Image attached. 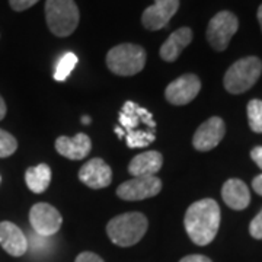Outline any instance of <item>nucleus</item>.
Masks as SVG:
<instances>
[{
  "label": "nucleus",
  "mask_w": 262,
  "mask_h": 262,
  "mask_svg": "<svg viewBox=\"0 0 262 262\" xmlns=\"http://www.w3.org/2000/svg\"><path fill=\"white\" fill-rule=\"evenodd\" d=\"M79 179L94 189L106 188L113 181V170L99 158L86 162L79 170Z\"/></svg>",
  "instance_id": "ddd939ff"
},
{
  "label": "nucleus",
  "mask_w": 262,
  "mask_h": 262,
  "mask_svg": "<svg viewBox=\"0 0 262 262\" xmlns=\"http://www.w3.org/2000/svg\"><path fill=\"white\" fill-rule=\"evenodd\" d=\"M79 9L75 0H47L46 19L48 29L57 37H69L79 25Z\"/></svg>",
  "instance_id": "20e7f679"
},
{
  "label": "nucleus",
  "mask_w": 262,
  "mask_h": 262,
  "mask_svg": "<svg viewBox=\"0 0 262 262\" xmlns=\"http://www.w3.org/2000/svg\"><path fill=\"white\" fill-rule=\"evenodd\" d=\"M146 64L144 48L136 44H120L106 54L108 69L118 76H134Z\"/></svg>",
  "instance_id": "423d86ee"
},
{
  "label": "nucleus",
  "mask_w": 262,
  "mask_h": 262,
  "mask_svg": "<svg viewBox=\"0 0 262 262\" xmlns=\"http://www.w3.org/2000/svg\"><path fill=\"white\" fill-rule=\"evenodd\" d=\"M200 89H201V82L198 76L188 73L169 83L165 91V96L168 102L181 106L194 101L196 95L200 94Z\"/></svg>",
  "instance_id": "9d476101"
},
{
  "label": "nucleus",
  "mask_w": 262,
  "mask_h": 262,
  "mask_svg": "<svg viewBox=\"0 0 262 262\" xmlns=\"http://www.w3.org/2000/svg\"><path fill=\"white\" fill-rule=\"evenodd\" d=\"M222 196L225 203L233 210H245L251 203L249 188L241 179H229L222 188Z\"/></svg>",
  "instance_id": "dca6fc26"
},
{
  "label": "nucleus",
  "mask_w": 262,
  "mask_h": 262,
  "mask_svg": "<svg viewBox=\"0 0 262 262\" xmlns=\"http://www.w3.org/2000/svg\"><path fill=\"white\" fill-rule=\"evenodd\" d=\"M77 64V57L73 53H66L64 56L58 60L56 66V72H54V79L57 82H64L66 79L70 76L73 72L75 66Z\"/></svg>",
  "instance_id": "aec40b11"
},
{
  "label": "nucleus",
  "mask_w": 262,
  "mask_h": 262,
  "mask_svg": "<svg viewBox=\"0 0 262 262\" xmlns=\"http://www.w3.org/2000/svg\"><path fill=\"white\" fill-rule=\"evenodd\" d=\"M262 73V61L258 57H244L229 67L223 83L227 92L239 95L251 89Z\"/></svg>",
  "instance_id": "39448f33"
},
{
  "label": "nucleus",
  "mask_w": 262,
  "mask_h": 262,
  "mask_svg": "<svg viewBox=\"0 0 262 262\" xmlns=\"http://www.w3.org/2000/svg\"><path fill=\"white\" fill-rule=\"evenodd\" d=\"M252 188L256 194L262 195V173L258 175V177H255V179L252 181Z\"/></svg>",
  "instance_id": "cd10ccee"
},
{
  "label": "nucleus",
  "mask_w": 262,
  "mask_h": 262,
  "mask_svg": "<svg viewBox=\"0 0 262 262\" xmlns=\"http://www.w3.org/2000/svg\"><path fill=\"white\" fill-rule=\"evenodd\" d=\"M191 41H192V31L187 27L179 28L178 31L172 32L170 37L160 47V57L169 63L175 61Z\"/></svg>",
  "instance_id": "a211bd4d"
},
{
  "label": "nucleus",
  "mask_w": 262,
  "mask_h": 262,
  "mask_svg": "<svg viewBox=\"0 0 262 262\" xmlns=\"http://www.w3.org/2000/svg\"><path fill=\"white\" fill-rule=\"evenodd\" d=\"M16 149H18L16 139L10 133L0 128V158H9Z\"/></svg>",
  "instance_id": "4be33fe9"
},
{
  "label": "nucleus",
  "mask_w": 262,
  "mask_h": 262,
  "mask_svg": "<svg viewBox=\"0 0 262 262\" xmlns=\"http://www.w3.org/2000/svg\"><path fill=\"white\" fill-rule=\"evenodd\" d=\"M92 149V141L84 133H79L75 137L61 136L56 140V150L70 160L84 159Z\"/></svg>",
  "instance_id": "4468645a"
},
{
  "label": "nucleus",
  "mask_w": 262,
  "mask_h": 262,
  "mask_svg": "<svg viewBox=\"0 0 262 262\" xmlns=\"http://www.w3.org/2000/svg\"><path fill=\"white\" fill-rule=\"evenodd\" d=\"M258 20H259V25H261L262 29V5L258 8Z\"/></svg>",
  "instance_id": "c756f323"
},
{
  "label": "nucleus",
  "mask_w": 262,
  "mask_h": 262,
  "mask_svg": "<svg viewBox=\"0 0 262 262\" xmlns=\"http://www.w3.org/2000/svg\"><path fill=\"white\" fill-rule=\"evenodd\" d=\"M162 189V181L158 177H139L125 181L117 188V195L125 201H140L158 195Z\"/></svg>",
  "instance_id": "1a4fd4ad"
},
{
  "label": "nucleus",
  "mask_w": 262,
  "mask_h": 262,
  "mask_svg": "<svg viewBox=\"0 0 262 262\" xmlns=\"http://www.w3.org/2000/svg\"><path fill=\"white\" fill-rule=\"evenodd\" d=\"M237 28L239 20L236 15L229 10H222L211 18L207 27V41L215 51H225Z\"/></svg>",
  "instance_id": "0eeeda50"
},
{
  "label": "nucleus",
  "mask_w": 262,
  "mask_h": 262,
  "mask_svg": "<svg viewBox=\"0 0 262 262\" xmlns=\"http://www.w3.org/2000/svg\"><path fill=\"white\" fill-rule=\"evenodd\" d=\"M251 158H252L253 162L258 165V168L262 169V146L253 147L252 151H251Z\"/></svg>",
  "instance_id": "a878e982"
},
{
  "label": "nucleus",
  "mask_w": 262,
  "mask_h": 262,
  "mask_svg": "<svg viewBox=\"0 0 262 262\" xmlns=\"http://www.w3.org/2000/svg\"><path fill=\"white\" fill-rule=\"evenodd\" d=\"M0 245L12 256H22L28 251V239L15 223H0Z\"/></svg>",
  "instance_id": "2eb2a0df"
},
{
  "label": "nucleus",
  "mask_w": 262,
  "mask_h": 262,
  "mask_svg": "<svg viewBox=\"0 0 262 262\" xmlns=\"http://www.w3.org/2000/svg\"><path fill=\"white\" fill-rule=\"evenodd\" d=\"M29 222L38 236L50 237L56 234L63 225V217L56 207L47 203H38L29 211Z\"/></svg>",
  "instance_id": "6e6552de"
},
{
  "label": "nucleus",
  "mask_w": 262,
  "mask_h": 262,
  "mask_svg": "<svg viewBox=\"0 0 262 262\" xmlns=\"http://www.w3.org/2000/svg\"><path fill=\"white\" fill-rule=\"evenodd\" d=\"M25 182L32 192H44L51 182V169L46 163L28 168L25 172Z\"/></svg>",
  "instance_id": "6ab92c4d"
},
{
  "label": "nucleus",
  "mask_w": 262,
  "mask_h": 262,
  "mask_svg": "<svg viewBox=\"0 0 262 262\" xmlns=\"http://www.w3.org/2000/svg\"><path fill=\"white\" fill-rule=\"evenodd\" d=\"M225 133V121L220 117H211L196 128L195 134L192 137V144L198 151L213 150L223 140Z\"/></svg>",
  "instance_id": "f8f14e48"
},
{
  "label": "nucleus",
  "mask_w": 262,
  "mask_h": 262,
  "mask_svg": "<svg viewBox=\"0 0 262 262\" xmlns=\"http://www.w3.org/2000/svg\"><path fill=\"white\" fill-rule=\"evenodd\" d=\"M39 0H9L10 8L16 12H22V10L29 9L31 6H34Z\"/></svg>",
  "instance_id": "b1692460"
},
{
  "label": "nucleus",
  "mask_w": 262,
  "mask_h": 262,
  "mask_svg": "<svg viewBox=\"0 0 262 262\" xmlns=\"http://www.w3.org/2000/svg\"><path fill=\"white\" fill-rule=\"evenodd\" d=\"M178 9L179 0H155V3L143 12V27L149 31L165 28Z\"/></svg>",
  "instance_id": "9b49d317"
},
{
  "label": "nucleus",
  "mask_w": 262,
  "mask_h": 262,
  "mask_svg": "<svg viewBox=\"0 0 262 262\" xmlns=\"http://www.w3.org/2000/svg\"><path fill=\"white\" fill-rule=\"evenodd\" d=\"M249 233L255 239H262V210L255 215L251 225H249Z\"/></svg>",
  "instance_id": "5701e85b"
},
{
  "label": "nucleus",
  "mask_w": 262,
  "mask_h": 262,
  "mask_svg": "<svg viewBox=\"0 0 262 262\" xmlns=\"http://www.w3.org/2000/svg\"><path fill=\"white\" fill-rule=\"evenodd\" d=\"M82 122H83V124H89V122H91V120H89V117H83V120H82Z\"/></svg>",
  "instance_id": "7c9ffc66"
},
{
  "label": "nucleus",
  "mask_w": 262,
  "mask_h": 262,
  "mask_svg": "<svg viewBox=\"0 0 262 262\" xmlns=\"http://www.w3.org/2000/svg\"><path fill=\"white\" fill-rule=\"evenodd\" d=\"M163 165V156L159 151H146L137 155L128 165V172L133 177H155Z\"/></svg>",
  "instance_id": "f3484780"
},
{
  "label": "nucleus",
  "mask_w": 262,
  "mask_h": 262,
  "mask_svg": "<svg viewBox=\"0 0 262 262\" xmlns=\"http://www.w3.org/2000/svg\"><path fill=\"white\" fill-rule=\"evenodd\" d=\"M179 262H213L210 258H207L204 255H188L185 258H182Z\"/></svg>",
  "instance_id": "bb28decb"
},
{
  "label": "nucleus",
  "mask_w": 262,
  "mask_h": 262,
  "mask_svg": "<svg viewBox=\"0 0 262 262\" xmlns=\"http://www.w3.org/2000/svg\"><path fill=\"white\" fill-rule=\"evenodd\" d=\"M120 127L115 128L118 137H125L130 149H140L156 140V121L153 115L136 102L124 103L120 117Z\"/></svg>",
  "instance_id": "f257e3e1"
},
{
  "label": "nucleus",
  "mask_w": 262,
  "mask_h": 262,
  "mask_svg": "<svg viewBox=\"0 0 262 262\" xmlns=\"http://www.w3.org/2000/svg\"><path fill=\"white\" fill-rule=\"evenodd\" d=\"M147 232V219L141 213H125L114 217L106 225V233L114 244L128 248L137 242Z\"/></svg>",
  "instance_id": "7ed1b4c3"
},
{
  "label": "nucleus",
  "mask_w": 262,
  "mask_h": 262,
  "mask_svg": "<svg viewBox=\"0 0 262 262\" xmlns=\"http://www.w3.org/2000/svg\"><path fill=\"white\" fill-rule=\"evenodd\" d=\"M248 121L251 130L255 133H262V101L252 99L248 103Z\"/></svg>",
  "instance_id": "412c9836"
},
{
  "label": "nucleus",
  "mask_w": 262,
  "mask_h": 262,
  "mask_svg": "<svg viewBox=\"0 0 262 262\" xmlns=\"http://www.w3.org/2000/svg\"><path fill=\"white\" fill-rule=\"evenodd\" d=\"M6 115V103L3 101V98L0 96V120H3Z\"/></svg>",
  "instance_id": "c85d7f7f"
},
{
  "label": "nucleus",
  "mask_w": 262,
  "mask_h": 262,
  "mask_svg": "<svg viewBox=\"0 0 262 262\" xmlns=\"http://www.w3.org/2000/svg\"><path fill=\"white\" fill-rule=\"evenodd\" d=\"M76 262H105L99 256L94 252H82L80 255H77L76 258Z\"/></svg>",
  "instance_id": "393cba45"
},
{
  "label": "nucleus",
  "mask_w": 262,
  "mask_h": 262,
  "mask_svg": "<svg viewBox=\"0 0 262 262\" xmlns=\"http://www.w3.org/2000/svg\"><path fill=\"white\" fill-rule=\"evenodd\" d=\"M184 225L194 244L198 246L211 244L220 226V207L211 198L200 200L188 207Z\"/></svg>",
  "instance_id": "f03ea898"
}]
</instances>
